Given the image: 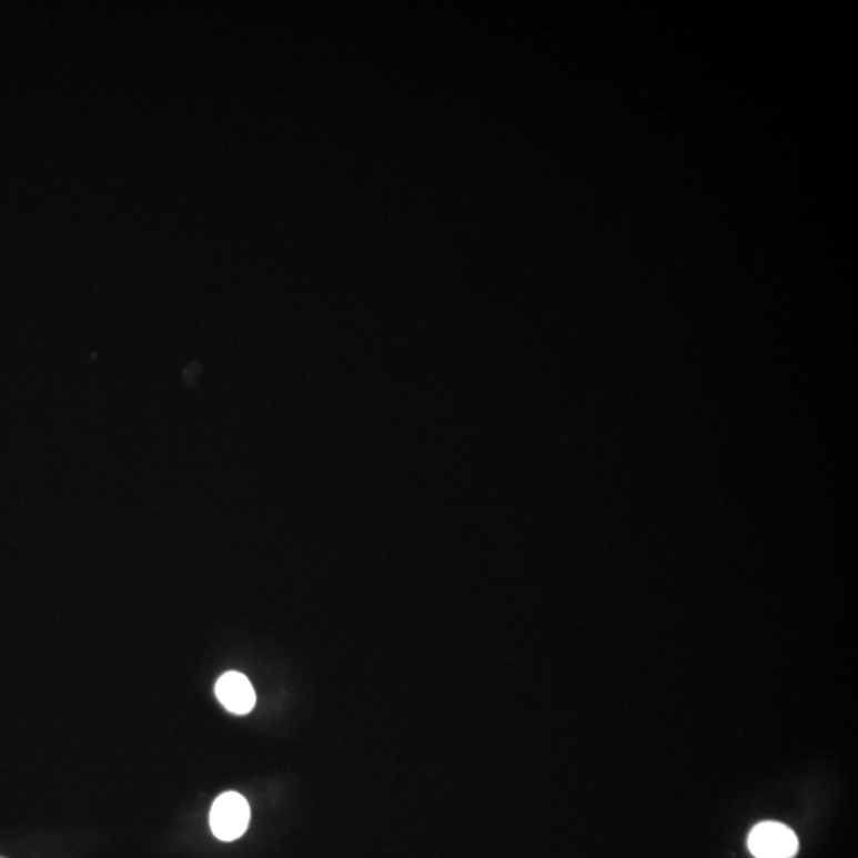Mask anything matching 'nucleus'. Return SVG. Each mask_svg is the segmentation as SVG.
I'll list each match as a JSON object with an SVG mask.
<instances>
[{"mask_svg":"<svg viewBox=\"0 0 858 858\" xmlns=\"http://www.w3.org/2000/svg\"><path fill=\"white\" fill-rule=\"evenodd\" d=\"M250 824L249 801L238 791L220 795L210 809V828L221 841H234Z\"/></svg>","mask_w":858,"mask_h":858,"instance_id":"obj_1","label":"nucleus"},{"mask_svg":"<svg viewBox=\"0 0 858 858\" xmlns=\"http://www.w3.org/2000/svg\"><path fill=\"white\" fill-rule=\"evenodd\" d=\"M749 849L757 858H791L797 854L798 839L786 825L758 824L750 831Z\"/></svg>","mask_w":858,"mask_h":858,"instance_id":"obj_2","label":"nucleus"},{"mask_svg":"<svg viewBox=\"0 0 858 858\" xmlns=\"http://www.w3.org/2000/svg\"><path fill=\"white\" fill-rule=\"evenodd\" d=\"M215 694L221 705L238 716H245L255 708V690L249 677L242 673H224L216 683Z\"/></svg>","mask_w":858,"mask_h":858,"instance_id":"obj_3","label":"nucleus"}]
</instances>
